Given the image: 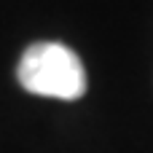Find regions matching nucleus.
Here are the masks:
<instances>
[{"mask_svg":"<svg viewBox=\"0 0 153 153\" xmlns=\"http://www.w3.org/2000/svg\"><path fill=\"white\" fill-rule=\"evenodd\" d=\"M19 83L38 97L78 100L86 91V70L65 43H32L16 67Z\"/></svg>","mask_w":153,"mask_h":153,"instance_id":"nucleus-1","label":"nucleus"}]
</instances>
